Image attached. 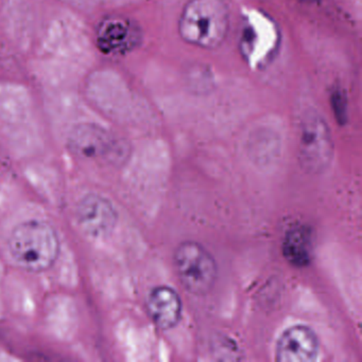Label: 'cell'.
I'll return each mask as SVG.
<instances>
[{
	"mask_svg": "<svg viewBox=\"0 0 362 362\" xmlns=\"http://www.w3.org/2000/svg\"><path fill=\"white\" fill-rule=\"evenodd\" d=\"M69 149L79 158L105 160L111 164L124 162L128 149L126 146L107 132L93 124L76 127L69 139Z\"/></svg>",
	"mask_w": 362,
	"mask_h": 362,
	"instance_id": "5",
	"label": "cell"
},
{
	"mask_svg": "<svg viewBox=\"0 0 362 362\" xmlns=\"http://www.w3.org/2000/svg\"><path fill=\"white\" fill-rule=\"evenodd\" d=\"M332 105L339 124H344L347 119L346 97L341 90H336L332 96Z\"/></svg>",
	"mask_w": 362,
	"mask_h": 362,
	"instance_id": "12",
	"label": "cell"
},
{
	"mask_svg": "<svg viewBox=\"0 0 362 362\" xmlns=\"http://www.w3.org/2000/svg\"><path fill=\"white\" fill-rule=\"evenodd\" d=\"M230 27V16L224 0H189L179 21L182 39L205 49L219 47Z\"/></svg>",
	"mask_w": 362,
	"mask_h": 362,
	"instance_id": "2",
	"label": "cell"
},
{
	"mask_svg": "<svg viewBox=\"0 0 362 362\" xmlns=\"http://www.w3.org/2000/svg\"><path fill=\"white\" fill-rule=\"evenodd\" d=\"M281 43L279 27L262 11H252L243 22L240 52L245 62L254 69L267 66L276 56Z\"/></svg>",
	"mask_w": 362,
	"mask_h": 362,
	"instance_id": "4",
	"label": "cell"
},
{
	"mask_svg": "<svg viewBox=\"0 0 362 362\" xmlns=\"http://www.w3.org/2000/svg\"><path fill=\"white\" fill-rule=\"evenodd\" d=\"M304 1H308V3H315V1H319V0H304Z\"/></svg>",
	"mask_w": 362,
	"mask_h": 362,
	"instance_id": "13",
	"label": "cell"
},
{
	"mask_svg": "<svg viewBox=\"0 0 362 362\" xmlns=\"http://www.w3.org/2000/svg\"><path fill=\"white\" fill-rule=\"evenodd\" d=\"M77 220L88 236L105 238L115 230L118 214L111 201L100 194H90L78 204Z\"/></svg>",
	"mask_w": 362,
	"mask_h": 362,
	"instance_id": "7",
	"label": "cell"
},
{
	"mask_svg": "<svg viewBox=\"0 0 362 362\" xmlns=\"http://www.w3.org/2000/svg\"><path fill=\"white\" fill-rule=\"evenodd\" d=\"M175 273L186 290L194 296L209 293L218 277L215 258L196 241H184L173 255Z\"/></svg>",
	"mask_w": 362,
	"mask_h": 362,
	"instance_id": "3",
	"label": "cell"
},
{
	"mask_svg": "<svg viewBox=\"0 0 362 362\" xmlns=\"http://www.w3.org/2000/svg\"><path fill=\"white\" fill-rule=\"evenodd\" d=\"M320 341L313 328L303 324L284 330L276 342L279 362H313L319 357Z\"/></svg>",
	"mask_w": 362,
	"mask_h": 362,
	"instance_id": "8",
	"label": "cell"
},
{
	"mask_svg": "<svg viewBox=\"0 0 362 362\" xmlns=\"http://www.w3.org/2000/svg\"><path fill=\"white\" fill-rule=\"evenodd\" d=\"M10 253L18 267L28 272H43L60 255V239L54 226L42 220L18 224L9 237Z\"/></svg>",
	"mask_w": 362,
	"mask_h": 362,
	"instance_id": "1",
	"label": "cell"
},
{
	"mask_svg": "<svg viewBox=\"0 0 362 362\" xmlns=\"http://www.w3.org/2000/svg\"><path fill=\"white\" fill-rule=\"evenodd\" d=\"M139 27L128 18H111L99 27V47L105 54H119L134 49L141 42Z\"/></svg>",
	"mask_w": 362,
	"mask_h": 362,
	"instance_id": "9",
	"label": "cell"
},
{
	"mask_svg": "<svg viewBox=\"0 0 362 362\" xmlns=\"http://www.w3.org/2000/svg\"><path fill=\"white\" fill-rule=\"evenodd\" d=\"M147 309L153 323L160 329H171L182 317L183 305L179 293L169 286H158L150 291Z\"/></svg>",
	"mask_w": 362,
	"mask_h": 362,
	"instance_id": "10",
	"label": "cell"
},
{
	"mask_svg": "<svg viewBox=\"0 0 362 362\" xmlns=\"http://www.w3.org/2000/svg\"><path fill=\"white\" fill-rule=\"evenodd\" d=\"M334 146L325 120L315 113L303 119L300 135V162L308 173H321L332 162Z\"/></svg>",
	"mask_w": 362,
	"mask_h": 362,
	"instance_id": "6",
	"label": "cell"
},
{
	"mask_svg": "<svg viewBox=\"0 0 362 362\" xmlns=\"http://www.w3.org/2000/svg\"><path fill=\"white\" fill-rule=\"evenodd\" d=\"M313 235L308 226H294L286 233L283 253L286 260L296 268H304L313 259Z\"/></svg>",
	"mask_w": 362,
	"mask_h": 362,
	"instance_id": "11",
	"label": "cell"
}]
</instances>
